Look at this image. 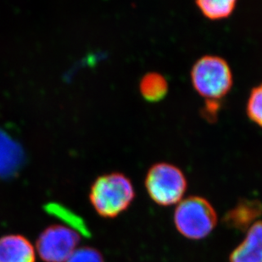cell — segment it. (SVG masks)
I'll list each match as a JSON object with an SVG mask.
<instances>
[{
  "label": "cell",
  "instance_id": "obj_12",
  "mask_svg": "<svg viewBox=\"0 0 262 262\" xmlns=\"http://www.w3.org/2000/svg\"><path fill=\"white\" fill-rule=\"evenodd\" d=\"M246 113L250 121L262 127V83L250 91L246 104Z\"/></svg>",
  "mask_w": 262,
  "mask_h": 262
},
{
  "label": "cell",
  "instance_id": "obj_13",
  "mask_svg": "<svg viewBox=\"0 0 262 262\" xmlns=\"http://www.w3.org/2000/svg\"><path fill=\"white\" fill-rule=\"evenodd\" d=\"M67 262H104L99 250L92 247L77 248Z\"/></svg>",
  "mask_w": 262,
  "mask_h": 262
},
{
  "label": "cell",
  "instance_id": "obj_10",
  "mask_svg": "<svg viewBox=\"0 0 262 262\" xmlns=\"http://www.w3.org/2000/svg\"><path fill=\"white\" fill-rule=\"evenodd\" d=\"M168 81L163 75L156 72L146 73L139 82V91L146 101L160 102L168 94Z\"/></svg>",
  "mask_w": 262,
  "mask_h": 262
},
{
  "label": "cell",
  "instance_id": "obj_4",
  "mask_svg": "<svg viewBox=\"0 0 262 262\" xmlns=\"http://www.w3.org/2000/svg\"><path fill=\"white\" fill-rule=\"evenodd\" d=\"M144 183L151 200L162 206L179 203L188 187L183 171L166 162L154 164L148 169Z\"/></svg>",
  "mask_w": 262,
  "mask_h": 262
},
{
  "label": "cell",
  "instance_id": "obj_8",
  "mask_svg": "<svg viewBox=\"0 0 262 262\" xmlns=\"http://www.w3.org/2000/svg\"><path fill=\"white\" fill-rule=\"evenodd\" d=\"M262 215V204L257 201H242L226 215V223L232 228L244 230Z\"/></svg>",
  "mask_w": 262,
  "mask_h": 262
},
{
  "label": "cell",
  "instance_id": "obj_9",
  "mask_svg": "<svg viewBox=\"0 0 262 262\" xmlns=\"http://www.w3.org/2000/svg\"><path fill=\"white\" fill-rule=\"evenodd\" d=\"M23 152L15 142L0 131V177H10L17 171Z\"/></svg>",
  "mask_w": 262,
  "mask_h": 262
},
{
  "label": "cell",
  "instance_id": "obj_11",
  "mask_svg": "<svg viewBox=\"0 0 262 262\" xmlns=\"http://www.w3.org/2000/svg\"><path fill=\"white\" fill-rule=\"evenodd\" d=\"M201 14L209 20H218L229 17L236 9L235 0H200L195 3Z\"/></svg>",
  "mask_w": 262,
  "mask_h": 262
},
{
  "label": "cell",
  "instance_id": "obj_6",
  "mask_svg": "<svg viewBox=\"0 0 262 262\" xmlns=\"http://www.w3.org/2000/svg\"><path fill=\"white\" fill-rule=\"evenodd\" d=\"M36 249L23 235L0 237V262H36Z\"/></svg>",
  "mask_w": 262,
  "mask_h": 262
},
{
  "label": "cell",
  "instance_id": "obj_2",
  "mask_svg": "<svg viewBox=\"0 0 262 262\" xmlns=\"http://www.w3.org/2000/svg\"><path fill=\"white\" fill-rule=\"evenodd\" d=\"M193 89L207 100H219L233 87V72L225 59L206 55L197 59L190 71Z\"/></svg>",
  "mask_w": 262,
  "mask_h": 262
},
{
  "label": "cell",
  "instance_id": "obj_1",
  "mask_svg": "<svg viewBox=\"0 0 262 262\" xmlns=\"http://www.w3.org/2000/svg\"><path fill=\"white\" fill-rule=\"evenodd\" d=\"M89 198L100 216L114 218L131 205L135 198V190L128 178L113 172L97 178L92 185Z\"/></svg>",
  "mask_w": 262,
  "mask_h": 262
},
{
  "label": "cell",
  "instance_id": "obj_3",
  "mask_svg": "<svg viewBox=\"0 0 262 262\" xmlns=\"http://www.w3.org/2000/svg\"><path fill=\"white\" fill-rule=\"evenodd\" d=\"M174 222L178 232L184 237L189 239H202L215 228L217 215L207 200L191 196L178 203Z\"/></svg>",
  "mask_w": 262,
  "mask_h": 262
},
{
  "label": "cell",
  "instance_id": "obj_5",
  "mask_svg": "<svg viewBox=\"0 0 262 262\" xmlns=\"http://www.w3.org/2000/svg\"><path fill=\"white\" fill-rule=\"evenodd\" d=\"M80 242L77 231L63 225L48 227L40 233L36 252L45 262H67Z\"/></svg>",
  "mask_w": 262,
  "mask_h": 262
},
{
  "label": "cell",
  "instance_id": "obj_7",
  "mask_svg": "<svg viewBox=\"0 0 262 262\" xmlns=\"http://www.w3.org/2000/svg\"><path fill=\"white\" fill-rule=\"evenodd\" d=\"M230 262H262V221L249 228L245 240L231 254Z\"/></svg>",
  "mask_w": 262,
  "mask_h": 262
}]
</instances>
